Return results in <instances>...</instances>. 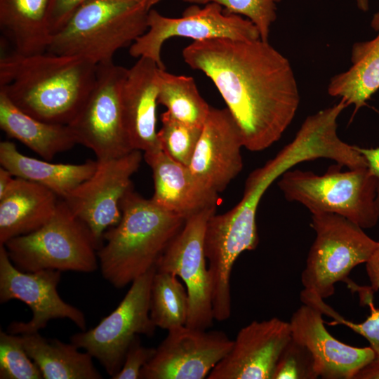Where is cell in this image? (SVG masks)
Returning a JSON list of instances; mask_svg holds the SVG:
<instances>
[{
	"label": "cell",
	"mask_w": 379,
	"mask_h": 379,
	"mask_svg": "<svg viewBox=\"0 0 379 379\" xmlns=\"http://www.w3.org/2000/svg\"><path fill=\"white\" fill-rule=\"evenodd\" d=\"M184 61L214 84L236 121L244 147L262 151L292 122L300 93L288 60L269 41L217 38L193 41Z\"/></svg>",
	"instance_id": "obj_1"
},
{
	"label": "cell",
	"mask_w": 379,
	"mask_h": 379,
	"mask_svg": "<svg viewBox=\"0 0 379 379\" xmlns=\"http://www.w3.org/2000/svg\"><path fill=\"white\" fill-rule=\"evenodd\" d=\"M97 65L72 55L14 51L0 60V93L25 113L69 124L95 84Z\"/></svg>",
	"instance_id": "obj_2"
},
{
	"label": "cell",
	"mask_w": 379,
	"mask_h": 379,
	"mask_svg": "<svg viewBox=\"0 0 379 379\" xmlns=\"http://www.w3.org/2000/svg\"><path fill=\"white\" fill-rule=\"evenodd\" d=\"M119 222L105 231L98 251L102 277L122 288L156 267L185 219L134 192L133 187L120 202Z\"/></svg>",
	"instance_id": "obj_3"
},
{
	"label": "cell",
	"mask_w": 379,
	"mask_h": 379,
	"mask_svg": "<svg viewBox=\"0 0 379 379\" xmlns=\"http://www.w3.org/2000/svg\"><path fill=\"white\" fill-rule=\"evenodd\" d=\"M150 10L140 0H86L51 36L46 52L111 62L147 31Z\"/></svg>",
	"instance_id": "obj_4"
},
{
	"label": "cell",
	"mask_w": 379,
	"mask_h": 379,
	"mask_svg": "<svg viewBox=\"0 0 379 379\" xmlns=\"http://www.w3.org/2000/svg\"><path fill=\"white\" fill-rule=\"evenodd\" d=\"M341 167L331 166L323 175L290 169L277 184L287 201L300 203L312 214L332 213L364 230L375 227L379 222L377 178L367 167L345 171Z\"/></svg>",
	"instance_id": "obj_5"
},
{
	"label": "cell",
	"mask_w": 379,
	"mask_h": 379,
	"mask_svg": "<svg viewBox=\"0 0 379 379\" xmlns=\"http://www.w3.org/2000/svg\"><path fill=\"white\" fill-rule=\"evenodd\" d=\"M4 246L13 264L23 272L53 270L89 273L99 267L100 243L63 199L44 225L10 239Z\"/></svg>",
	"instance_id": "obj_6"
},
{
	"label": "cell",
	"mask_w": 379,
	"mask_h": 379,
	"mask_svg": "<svg viewBox=\"0 0 379 379\" xmlns=\"http://www.w3.org/2000/svg\"><path fill=\"white\" fill-rule=\"evenodd\" d=\"M316 237L301 274V293L325 300L335 293V285L347 282L350 272L366 263L377 241L347 218L332 213L312 214Z\"/></svg>",
	"instance_id": "obj_7"
},
{
	"label": "cell",
	"mask_w": 379,
	"mask_h": 379,
	"mask_svg": "<svg viewBox=\"0 0 379 379\" xmlns=\"http://www.w3.org/2000/svg\"><path fill=\"white\" fill-rule=\"evenodd\" d=\"M127 69L113 61L98 65L92 90L67 124L77 144L91 149L97 160L117 158L134 150L126 131L121 102Z\"/></svg>",
	"instance_id": "obj_8"
},
{
	"label": "cell",
	"mask_w": 379,
	"mask_h": 379,
	"mask_svg": "<svg viewBox=\"0 0 379 379\" xmlns=\"http://www.w3.org/2000/svg\"><path fill=\"white\" fill-rule=\"evenodd\" d=\"M157 268L135 279L115 310L90 330L70 342L96 359L111 378L121 369L126 352L140 335L152 336L157 326L149 316L151 286Z\"/></svg>",
	"instance_id": "obj_9"
},
{
	"label": "cell",
	"mask_w": 379,
	"mask_h": 379,
	"mask_svg": "<svg viewBox=\"0 0 379 379\" xmlns=\"http://www.w3.org/2000/svg\"><path fill=\"white\" fill-rule=\"evenodd\" d=\"M147 29L131 45L129 53L134 58H147L165 69L161 60L164 42L173 37H185L201 41L227 38L240 41L260 39L256 27L243 16L228 13L215 3L201 7L188 6L180 18L164 16L151 9L147 17Z\"/></svg>",
	"instance_id": "obj_10"
},
{
	"label": "cell",
	"mask_w": 379,
	"mask_h": 379,
	"mask_svg": "<svg viewBox=\"0 0 379 379\" xmlns=\"http://www.w3.org/2000/svg\"><path fill=\"white\" fill-rule=\"evenodd\" d=\"M216 206L204 209L185 224L159 259L158 272L173 274L185 286L189 298L187 326L208 329L213 324L211 284L204 252V235Z\"/></svg>",
	"instance_id": "obj_11"
},
{
	"label": "cell",
	"mask_w": 379,
	"mask_h": 379,
	"mask_svg": "<svg viewBox=\"0 0 379 379\" xmlns=\"http://www.w3.org/2000/svg\"><path fill=\"white\" fill-rule=\"evenodd\" d=\"M61 271L43 270L23 272L10 260L0 245V302L18 300L29 306L32 317L29 321H13L7 332L15 335L39 332L52 319H68L81 331L86 329L84 314L59 295L57 286Z\"/></svg>",
	"instance_id": "obj_12"
},
{
	"label": "cell",
	"mask_w": 379,
	"mask_h": 379,
	"mask_svg": "<svg viewBox=\"0 0 379 379\" xmlns=\"http://www.w3.org/2000/svg\"><path fill=\"white\" fill-rule=\"evenodd\" d=\"M142 159L141 151L134 149L117 158L97 160L93 174L63 199L100 246L105 231L121 219L120 202L133 187L131 178Z\"/></svg>",
	"instance_id": "obj_13"
},
{
	"label": "cell",
	"mask_w": 379,
	"mask_h": 379,
	"mask_svg": "<svg viewBox=\"0 0 379 379\" xmlns=\"http://www.w3.org/2000/svg\"><path fill=\"white\" fill-rule=\"evenodd\" d=\"M222 331L183 326L168 331L140 379H203L232 348Z\"/></svg>",
	"instance_id": "obj_14"
},
{
	"label": "cell",
	"mask_w": 379,
	"mask_h": 379,
	"mask_svg": "<svg viewBox=\"0 0 379 379\" xmlns=\"http://www.w3.org/2000/svg\"><path fill=\"white\" fill-rule=\"evenodd\" d=\"M291 338L289 321L277 317L253 321L239 331L232 348L207 379H272Z\"/></svg>",
	"instance_id": "obj_15"
},
{
	"label": "cell",
	"mask_w": 379,
	"mask_h": 379,
	"mask_svg": "<svg viewBox=\"0 0 379 379\" xmlns=\"http://www.w3.org/2000/svg\"><path fill=\"white\" fill-rule=\"evenodd\" d=\"M240 130L227 108L211 107L188 166L202 185L219 194L241 171Z\"/></svg>",
	"instance_id": "obj_16"
},
{
	"label": "cell",
	"mask_w": 379,
	"mask_h": 379,
	"mask_svg": "<svg viewBox=\"0 0 379 379\" xmlns=\"http://www.w3.org/2000/svg\"><path fill=\"white\" fill-rule=\"evenodd\" d=\"M318 309L303 303L289 321L292 338L310 352L318 378L354 379L359 371L375 358L372 348L347 345L326 329Z\"/></svg>",
	"instance_id": "obj_17"
},
{
	"label": "cell",
	"mask_w": 379,
	"mask_h": 379,
	"mask_svg": "<svg viewBox=\"0 0 379 379\" xmlns=\"http://www.w3.org/2000/svg\"><path fill=\"white\" fill-rule=\"evenodd\" d=\"M160 69L154 60L139 58L127 69L121 88L124 119L131 147L144 153L161 149L157 131Z\"/></svg>",
	"instance_id": "obj_18"
},
{
	"label": "cell",
	"mask_w": 379,
	"mask_h": 379,
	"mask_svg": "<svg viewBox=\"0 0 379 379\" xmlns=\"http://www.w3.org/2000/svg\"><path fill=\"white\" fill-rule=\"evenodd\" d=\"M144 159L152 171L154 194L151 200L185 220L218 206V194L202 185L188 166L178 163L162 149L145 152Z\"/></svg>",
	"instance_id": "obj_19"
},
{
	"label": "cell",
	"mask_w": 379,
	"mask_h": 379,
	"mask_svg": "<svg viewBox=\"0 0 379 379\" xmlns=\"http://www.w3.org/2000/svg\"><path fill=\"white\" fill-rule=\"evenodd\" d=\"M58 197L43 185L15 177L0 197V245L44 225L55 212Z\"/></svg>",
	"instance_id": "obj_20"
},
{
	"label": "cell",
	"mask_w": 379,
	"mask_h": 379,
	"mask_svg": "<svg viewBox=\"0 0 379 379\" xmlns=\"http://www.w3.org/2000/svg\"><path fill=\"white\" fill-rule=\"evenodd\" d=\"M370 25L376 36L353 44L350 67L331 77L327 88L330 95L354 105V114L379 89V10L373 15Z\"/></svg>",
	"instance_id": "obj_21"
},
{
	"label": "cell",
	"mask_w": 379,
	"mask_h": 379,
	"mask_svg": "<svg viewBox=\"0 0 379 379\" xmlns=\"http://www.w3.org/2000/svg\"><path fill=\"white\" fill-rule=\"evenodd\" d=\"M0 164L15 177L43 185L63 199L93 174L98 161L88 160L80 164H54L25 155L13 142L5 140L0 143Z\"/></svg>",
	"instance_id": "obj_22"
},
{
	"label": "cell",
	"mask_w": 379,
	"mask_h": 379,
	"mask_svg": "<svg viewBox=\"0 0 379 379\" xmlns=\"http://www.w3.org/2000/svg\"><path fill=\"white\" fill-rule=\"evenodd\" d=\"M0 127L47 161L77 144L67 124L37 119L18 109L0 93Z\"/></svg>",
	"instance_id": "obj_23"
},
{
	"label": "cell",
	"mask_w": 379,
	"mask_h": 379,
	"mask_svg": "<svg viewBox=\"0 0 379 379\" xmlns=\"http://www.w3.org/2000/svg\"><path fill=\"white\" fill-rule=\"evenodd\" d=\"M50 0H0V26L14 51L32 55L46 51L51 39Z\"/></svg>",
	"instance_id": "obj_24"
},
{
	"label": "cell",
	"mask_w": 379,
	"mask_h": 379,
	"mask_svg": "<svg viewBox=\"0 0 379 379\" xmlns=\"http://www.w3.org/2000/svg\"><path fill=\"white\" fill-rule=\"evenodd\" d=\"M29 357L40 369L43 379H102L93 357L79 351L73 343L46 338L39 332L20 335Z\"/></svg>",
	"instance_id": "obj_25"
},
{
	"label": "cell",
	"mask_w": 379,
	"mask_h": 379,
	"mask_svg": "<svg viewBox=\"0 0 379 379\" xmlns=\"http://www.w3.org/2000/svg\"><path fill=\"white\" fill-rule=\"evenodd\" d=\"M158 103L178 120L199 128L211 107L199 94L192 77L175 75L166 69L159 71Z\"/></svg>",
	"instance_id": "obj_26"
},
{
	"label": "cell",
	"mask_w": 379,
	"mask_h": 379,
	"mask_svg": "<svg viewBox=\"0 0 379 379\" xmlns=\"http://www.w3.org/2000/svg\"><path fill=\"white\" fill-rule=\"evenodd\" d=\"M189 313L187 288L173 274L157 271L149 298V316L157 327L167 331L185 326Z\"/></svg>",
	"instance_id": "obj_27"
},
{
	"label": "cell",
	"mask_w": 379,
	"mask_h": 379,
	"mask_svg": "<svg viewBox=\"0 0 379 379\" xmlns=\"http://www.w3.org/2000/svg\"><path fill=\"white\" fill-rule=\"evenodd\" d=\"M161 128L158 131L161 149L175 161L188 166L202 128L183 123L168 111L161 115Z\"/></svg>",
	"instance_id": "obj_28"
},
{
	"label": "cell",
	"mask_w": 379,
	"mask_h": 379,
	"mask_svg": "<svg viewBox=\"0 0 379 379\" xmlns=\"http://www.w3.org/2000/svg\"><path fill=\"white\" fill-rule=\"evenodd\" d=\"M0 378L42 379V373L25 351L20 335L0 331Z\"/></svg>",
	"instance_id": "obj_29"
},
{
	"label": "cell",
	"mask_w": 379,
	"mask_h": 379,
	"mask_svg": "<svg viewBox=\"0 0 379 379\" xmlns=\"http://www.w3.org/2000/svg\"><path fill=\"white\" fill-rule=\"evenodd\" d=\"M190 4L215 3L225 12L244 16L258 29L260 39L269 41L270 27L277 19V4L281 0H183Z\"/></svg>",
	"instance_id": "obj_30"
},
{
	"label": "cell",
	"mask_w": 379,
	"mask_h": 379,
	"mask_svg": "<svg viewBox=\"0 0 379 379\" xmlns=\"http://www.w3.org/2000/svg\"><path fill=\"white\" fill-rule=\"evenodd\" d=\"M313 358L308 350L293 338L281 353L272 379H316Z\"/></svg>",
	"instance_id": "obj_31"
},
{
	"label": "cell",
	"mask_w": 379,
	"mask_h": 379,
	"mask_svg": "<svg viewBox=\"0 0 379 379\" xmlns=\"http://www.w3.org/2000/svg\"><path fill=\"white\" fill-rule=\"evenodd\" d=\"M373 297V295L367 294L360 298L361 303L367 305L370 309L369 315L360 323H354L345 319L327 305L324 300L314 299L311 305L321 311L323 314L331 317L335 323L343 324L366 338L374 351L375 358L379 359V308L374 305Z\"/></svg>",
	"instance_id": "obj_32"
},
{
	"label": "cell",
	"mask_w": 379,
	"mask_h": 379,
	"mask_svg": "<svg viewBox=\"0 0 379 379\" xmlns=\"http://www.w3.org/2000/svg\"><path fill=\"white\" fill-rule=\"evenodd\" d=\"M156 348L141 345L140 336L131 343L125 355L123 365L112 379H140L142 368L152 359Z\"/></svg>",
	"instance_id": "obj_33"
},
{
	"label": "cell",
	"mask_w": 379,
	"mask_h": 379,
	"mask_svg": "<svg viewBox=\"0 0 379 379\" xmlns=\"http://www.w3.org/2000/svg\"><path fill=\"white\" fill-rule=\"evenodd\" d=\"M86 0H50L48 25L51 35L65 25L74 11Z\"/></svg>",
	"instance_id": "obj_34"
},
{
	"label": "cell",
	"mask_w": 379,
	"mask_h": 379,
	"mask_svg": "<svg viewBox=\"0 0 379 379\" xmlns=\"http://www.w3.org/2000/svg\"><path fill=\"white\" fill-rule=\"evenodd\" d=\"M366 264V274L370 282L369 289L374 293L379 291V240Z\"/></svg>",
	"instance_id": "obj_35"
},
{
	"label": "cell",
	"mask_w": 379,
	"mask_h": 379,
	"mask_svg": "<svg viewBox=\"0 0 379 379\" xmlns=\"http://www.w3.org/2000/svg\"><path fill=\"white\" fill-rule=\"evenodd\" d=\"M355 149L363 156L367 164V168L378 181L377 205L379 211V147L365 148L355 145Z\"/></svg>",
	"instance_id": "obj_36"
},
{
	"label": "cell",
	"mask_w": 379,
	"mask_h": 379,
	"mask_svg": "<svg viewBox=\"0 0 379 379\" xmlns=\"http://www.w3.org/2000/svg\"><path fill=\"white\" fill-rule=\"evenodd\" d=\"M354 379H379V359L375 358L366 365Z\"/></svg>",
	"instance_id": "obj_37"
},
{
	"label": "cell",
	"mask_w": 379,
	"mask_h": 379,
	"mask_svg": "<svg viewBox=\"0 0 379 379\" xmlns=\"http://www.w3.org/2000/svg\"><path fill=\"white\" fill-rule=\"evenodd\" d=\"M15 179V176L7 169L0 168V197L8 190Z\"/></svg>",
	"instance_id": "obj_38"
},
{
	"label": "cell",
	"mask_w": 379,
	"mask_h": 379,
	"mask_svg": "<svg viewBox=\"0 0 379 379\" xmlns=\"http://www.w3.org/2000/svg\"><path fill=\"white\" fill-rule=\"evenodd\" d=\"M357 8L366 12L369 9V0H356Z\"/></svg>",
	"instance_id": "obj_39"
},
{
	"label": "cell",
	"mask_w": 379,
	"mask_h": 379,
	"mask_svg": "<svg viewBox=\"0 0 379 379\" xmlns=\"http://www.w3.org/2000/svg\"><path fill=\"white\" fill-rule=\"evenodd\" d=\"M140 1L144 2L149 8L152 9V8L154 5L158 4L161 0H140Z\"/></svg>",
	"instance_id": "obj_40"
}]
</instances>
